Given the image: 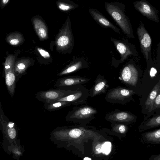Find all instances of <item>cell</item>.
I'll use <instances>...</instances> for the list:
<instances>
[{"mask_svg": "<svg viewBox=\"0 0 160 160\" xmlns=\"http://www.w3.org/2000/svg\"><path fill=\"white\" fill-rule=\"evenodd\" d=\"M105 9L111 17L117 23L123 32L129 38H133V32L130 19L125 14L124 5L118 2H106Z\"/></svg>", "mask_w": 160, "mask_h": 160, "instance_id": "1", "label": "cell"}, {"mask_svg": "<svg viewBox=\"0 0 160 160\" xmlns=\"http://www.w3.org/2000/svg\"><path fill=\"white\" fill-rule=\"evenodd\" d=\"M98 111L92 107L87 104L74 107L66 116V120L81 124H86L95 119Z\"/></svg>", "mask_w": 160, "mask_h": 160, "instance_id": "2", "label": "cell"}, {"mask_svg": "<svg viewBox=\"0 0 160 160\" xmlns=\"http://www.w3.org/2000/svg\"><path fill=\"white\" fill-rule=\"evenodd\" d=\"M134 93L132 90L119 86L109 90L104 98L111 103L124 104L131 100Z\"/></svg>", "mask_w": 160, "mask_h": 160, "instance_id": "3", "label": "cell"}, {"mask_svg": "<svg viewBox=\"0 0 160 160\" xmlns=\"http://www.w3.org/2000/svg\"><path fill=\"white\" fill-rule=\"evenodd\" d=\"M110 39L120 54V58L119 60L112 62V64L115 67H117L120 64L124 62L128 56L138 55L133 45L129 43L127 40L124 38L118 40L111 37H110Z\"/></svg>", "mask_w": 160, "mask_h": 160, "instance_id": "4", "label": "cell"}, {"mask_svg": "<svg viewBox=\"0 0 160 160\" xmlns=\"http://www.w3.org/2000/svg\"><path fill=\"white\" fill-rule=\"evenodd\" d=\"M89 81V78L81 76H70L58 79L55 82V86L58 89L73 90Z\"/></svg>", "mask_w": 160, "mask_h": 160, "instance_id": "5", "label": "cell"}, {"mask_svg": "<svg viewBox=\"0 0 160 160\" xmlns=\"http://www.w3.org/2000/svg\"><path fill=\"white\" fill-rule=\"evenodd\" d=\"M89 96V90L83 85L79 86L73 93L58 100L52 101L68 102L72 105L78 106L86 104L87 100Z\"/></svg>", "mask_w": 160, "mask_h": 160, "instance_id": "6", "label": "cell"}, {"mask_svg": "<svg viewBox=\"0 0 160 160\" xmlns=\"http://www.w3.org/2000/svg\"><path fill=\"white\" fill-rule=\"evenodd\" d=\"M76 89L71 90L57 88L42 91L38 92L36 94V97L39 101L45 103L68 96L74 92Z\"/></svg>", "mask_w": 160, "mask_h": 160, "instance_id": "7", "label": "cell"}, {"mask_svg": "<svg viewBox=\"0 0 160 160\" xmlns=\"http://www.w3.org/2000/svg\"><path fill=\"white\" fill-rule=\"evenodd\" d=\"M138 73L134 66L128 63L124 65L120 72L119 79L126 85L135 86L138 80Z\"/></svg>", "mask_w": 160, "mask_h": 160, "instance_id": "8", "label": "cell"}, {"mask_svg": "<svg viewBox=\"0 0 160 160\" xmlns=\"http://www.w3.org/2000/svg\"><path fill=\"white\" fill-rule=\"evenodd\" d=\"M137 31L142 52L144 58L148 60V54L151 50L152 40L141 21H140Z\"/></svg>", "mask_w": 160, "mask_h": 160, "instance_id": "9", "label": "cell"}, {"mask_svg": "<svg viewBox=\"0 0 160 160\" xmlns=\"http://www.w3.org/2000/svg\"><path fill=\"white\" fill-rule=\"evenodd\" d=\"M136 9L148 19L157 22H159L158 10L148 2L139 0L134 2Z\"/></svg>", "mask_w": 160, "mask_h": 160, "instance_id": "10", "label": "cell"}, {"mask_svg": "<svg viewBox=\"0 0 160 160\" xmlns=\"http://www.w3.org/2000/svg\"><path fill=\"white\" fill-rule=\"evenodd\" d=\"M105 119L112 123H127L134 121L135 117L129 112L116 109L106 114Z\"/></svg>", "mask_w": 160, "mask_h": 160, "instance_id": "11", "label": "cell"}, {"mask_svg": "<svg viewBox=\"0 0 160 160\" xmlns=\"http://www.w3.org/2000/svg\"><path fill=\"white\" fill-rule=\"evenodd\" d=\"M0 124L3 132L11 138H15L17 131L15 123L10 121L3 112L1 103L0 102Z\"/></svg>", "mask_w": 160, "mask_h": 160, "instance_id": "12", "label": "cell"}, {"mask_svg": "<svg viewBox=\"0 0 160 160\" xmlns=\"http://www.w3.org/2000/svg\"><path fill=\"white\" fill-rule=\"evenodd\" d=\"M88 11L92 18L102 27L105 28H109L116 32L121 34L119 29L99 11L95 9L91 8L89 9Z\"/></svg>", "mask_w": 160, "mask_h": 160, "instance_id": "13", "label": "cell"}, {"mask_svg": "<svg viewBox=\"0 0 160 160\" xmlns=\"http://www.w3.org/2000/svg\"><path fill=\"white\" fill-rule=\"evenodd\" d=\"M109 87L108 82L104 76L98 75L94 81V84L89 90V96L93 98L105 93Z\"/></svg>", "mask_w": 160, "mask_h": 160, "instance_id": "14", "label": "cell"}, {"mask_svg": "<svg viewBox=\"0 0 160 160\" xmlns=\"http://www.w3.org/2000/svg\"><path fill=\"white\" fill-rule=\"evenodd\" d=\"M88 66V63L84 58H74L70 64L57 75L61 76L70 74L80 69L86 68Z\"/></svg>", "mask_w": 160, "mask_h": 160, "instance_id": "15", "label": "cell"}, {"mask_svg": "<svg viewBox=\"0 0 160 160\" xmlns=\"http://www.w3.org/2000/svg\"><path fill=\"white\" fill-rule=\"evenodd\" d=\"M142 140L148 144H160V129L153 131L146 132L141 135Z\"/></svg>", "mask_w": 160, "mask_h": 160, "instance_id": "16", "label": "cell"}, {"mask_svg": "<svg viewBox=\"0 0 160 160\" xmlns=\"http://www.w3.org/2000/svg\"><path fill=\"white\" fill-rule=\"evenodd\" d=\"M160 92V81L154 86L147 99L145 105L146 109L149 111L153 110L154 101L157 96Z\"/></svg>", "mask_w": 160, "mask_h": 160, "instance_id": "17", "label": "cell"}, {"mask_svg": "<svg viewBox=\"0 0 160 160\" xmlns=\"http://www.w3.org/2000/svg\"><path fill=\"white\" fill-rule=\"evenodd\" d=\"M160 126V115L153 117L144 121L140 125L139 130L142 131Z\"/></svg>", "mask_w": 160, "mask_h": 160, "instance_id": "18", "label": "cell"}, {"mask_svg": "<svg viewBox=\"0 0 160 160\" xmlns=\"http://www.w3.org/2000/svg\"><path fill=\"white\" fill-rule=\"evenodd\" d=\"M72 105L71 103L64 101H55L44 104L45 109L49 111H54Z\"/></svg>", "mask_w": 160, "mask_h": 160, "instance_id": "19", "label": "cell"}, {"mask_svg": "<svg viewBox=\"0 0 160 160\" xmlns=\"http://www.w3.org/2000/svg\"><path fill=\"white\" fill-rule=\"evenodd\" d=\"M79 5L72 1H67L60 3L59 8L63 11H68L78 7Z\"/></svg>", "mask_w": 160, "mask_h": 160, "instance_id": "20", "label": "cell"}, {"mask_svg": "<svg viewBox=\"0 0 160 160\" xmlns=\"http://www.w3.org/2000/svg\"><path fill=\"white\" fill-rule=\"evenodd\" d=\"M62 130L68 133L69 136L72 138H77L80 137L81 135L82 130L78 128H75L69 129V128L65 127L68 131V132L64 130L62 127H60Z\"/></svg>", "mask_w": 160, "mask_h": 160, "instance_id": "21", "label": "cell"}, {"mask_svg": "<svg viewBox=\"0 0 160 160\" xmlns=\"http://www.w3.org/2000/svg\"><path fill=\"white\" fill-rule=\"evenodd\" d=\"M35 28L38 35L41 38H44L46 37L47 36V33L43 25H38L35 24Z\"/></svg>", "mask_w": 160, "mask_h": 160, "instance_id": "22", "label": "cell"}, {"mask_svg": "<svg viewBox=\"0 0 160 160\" xmlns=\"http://www.w3.org/2000/svg\"><path fill=\"white\" fill-rule=\"evenodd\" d=\"M111 143L110 142H105L102 145V152L106 155L108 154L111 151Z\"/></svg>", "mask_w": 160, "mask_h": 160, "instance_id": "23", "label": "cell"}, {"mask_svg": "<svg viewBox=\"0 0 160 160\" xmlns=\"http://www.w3.org/2000/svg\"><path fill=\"white\" fill-rule=\"evenodd\" d=\"M160 108V92H159L154 101L153 110Z\"/></svg>", "mask_w": 160, "mask_h": 160, "instance_id": "24", "label": "cell"}, {"mask_svg": "<svg viewBox=\"0 0 160 160\" xmlns=\"http://www.w3.org/2000/svg\"><path fill=\"white\" fill-rule=\"evenodd\" d=\"M37 49L39 53L43 57L45 58H50V55L48 52L40 48H38Z\"/></svg>", "mask_w": 160, "mask_h": 160, "instance_id": "25", "label": "cell"}, {"mask_svg": "<svg viewBox=\"0 0 160 160\" xmlns=\"http://www.w3.org/2000/svg\"><path fill=\"white\" fill-rule=\"evenodd\" d=\"M149 160H160V154L151 155L149 158Z\"/></svg>", "mask_w": 160, "mask_h": 160, "instance_id": "26", "label": "cell"}, {"mask_svg": "<svg viewBox=\"0 0 160 160\" xmlns=\"http://www.w3.org/2000/svg\"><path fill=\"white\" fill-rule=\"evenodd\" d=\"M19 41L18 39L16 38H14L11 39L10 40V43L12 45H15L18 44L19 43Z\"/></svg>", "mask_w": 160, "mask_h": 160, "instance_id": "27", "label": "cell"}, {"mask_svg": "<svg viewBox=\"0 0 160 160\" xmlns=\"http://www.w3.org/2000/svg\"><path fill=\"white\" fill-rule=\"evenodd\" d=\"M102 145L101 144H98L96 147V150L98 153H100L102 152Z\"/></svg>", "mask_w": 160, "mask_h": 160, "instance_id": "28", "label": "cell"}, {"mask_svg": "<svg viewBox=\"0 0 160 160\" xmlns=\"http://www.w3.org/2000/svg\"><path fill=\"white\" fill-rule=\"evenodd\" d=\"M9 1L8 0H3L2 1L3 3L4 4L7 3Z\"/></svg>", "mask_w": 160, "mask_h": 160, "instance_id": "29", "label": "cell"}, {"mask_svg": "<svg viewBox=\"0 0 160 160\" xmlns=\"http://www.w3.org/2000/svg\"><path fill=\"white\" fill-rule=\"evenodd\" d=\"M83 160H92V159L88 157H85L84 158Z\"/></svg>", "mask_w": 160, "mask_h": 160, "instance_id": "30", "label": "cell"}]
</instances>
